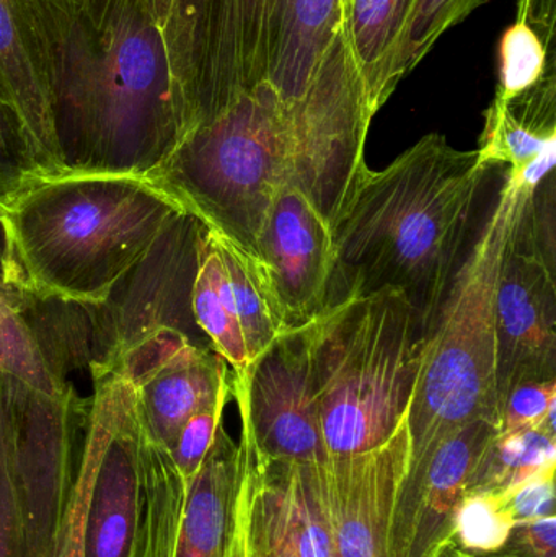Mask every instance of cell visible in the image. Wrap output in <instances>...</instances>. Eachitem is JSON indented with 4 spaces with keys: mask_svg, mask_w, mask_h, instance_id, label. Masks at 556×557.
<instances>
[{
    "mask_svg": "<svg viewBox=\"0 0 556 557\" xmlns=\"http://www.w3.org/2000/svg\"><path fill=\"white\" fill-rule=\"evenodd\" d=\"M375 114L343 23L299 98L258 82L193 126L146 180L255 257L284 189L304 193L335 231L371 172L366 139Z\"/></svg>",
    "mask_w": 556,
    "mask_h": 557,
    "instance_id": "obj_1",
    "label": "cell"
},
{
    "mask_svg": "<svg viewBox=\"0 0 556 557\" xmlns=\"http://www.w3.org/2000/svg\"><path fill=\"white\" fill-rule=\"evenodd\" d=\"M62 173L147 178L191 127L159 25L140 0H29Z\"/></svg>",
    "mask_w": 556,
    "mask_h": 557,
    "instance_id": "obj_2",
    "label": "cell"
},
{
    "mask_svg": "<svg viewBox=\"0 0 556 557\" xmlns=\"http://www.w3.org/2000/svg\"><path fill=\"white\" fill-rule=\"evenodd\" d=\"M502 169L433 133L387 169L371 170L333 231L323 311L400 292L428 336L482 232L496 196L490 198V185Z\"/></svg>",
    "mask_w": 556,
    "mask_h": 557,
    "instance_id": "obj_3",
    "label": "cell"
},
{
    "mask_svg": "<svg viewBox=\"0 0 556 557\" xmlns=\"http://www.w3.org/2000/svg\"><path fill=\"white\" fill-rule=\"evenodd\" d=\"M183 212L140 176H41L0 205V281L64 300L98 304Z\"/></svg>",
    "mask_w": 556,
    "mask_h": 557,
    "instance_id": "obj_4",
    "label": "cell"
},
{
    "mask_svg": "<svg viewBox=\"0 0 556 557\" xmlns=\"http://www.w3.org/2000/svg\"><path fill=\"white\" fill-rule=\"evenodd\" d=\"M521 189L508 170L482 232L424 341L408 418L410 458L398 490L394 522L410 509L431 457L447 437L477 419H492L499 425L496 292Z\"/></svg>",
    "mask_w": 556,
    "mask_h": 557,
    "instance_id": "obj_5",
    "label": "cell"
},
{
    "mask_svg": "<svg viewBox=\"0 0 556 557\" xmlns=\"http://www.w3.org/2000/svg\"><path fill=\"white\" fill-rule=\"evenodd\" d=\"M521 188L496 292L498 411L515 386L556 380L554 175Z\"/></svg>",
    "mask_w": 556,
    "mask_h": 557,
    "instance_id": "obj_6",
    "label": "cell"
},
{
    "mask_svg": "<svg viewBox=\"0 0 556 557\" xmlns=\"http://www.w3.org/2000/svg\"><path fill=\"white\" fill-rule=\"evenodd\" d=\"M206 225L180 212L104 300L87 304L91 320V382L114 372L127 356L162 334H182L212 347L193 317V284Z\"/></svg>",
    "mask_w": 556,
    "mask_h": 557,
    "instance_id": "obj_7",
    "label": "cell"
},
{
    "mask_svg": "<svg viewBox=\"0 0 556 557\" xmlns=\"http://www.w3.org/2000/svg\"><path fill=\"white\" fill-rule=\"evenodd\" d=\"M140 458L144 510L136 557H244L238 529L242 447L224 424L189 480L144 429Z\"/></svg>",
    "mask_w": 556,
    "mask_h": 557,
    "instance_id": "obj_8",
    "label": "cell"
},
{
    "mask_svg": "<svg viewBox=\"0 0 556 557\" xmlns=\"http://www.w3.org/2000/svg\"><path fill=\"white\" fill-rule=\"evenodd\" d=\"M5 375V373H3ZM16 487L28 557H48L77 473L91 398L48 395L7 375Z\"/></svg>",
    "mask_w": 556,
    "mask_h": 557,
    "instance_id": "obj_9",
    "label": "cell"
},
{
    "mask_svg": "<svg viewBox=\"0 0 556 557\" xmlns=\"http://www.w3.org/2000/svg\"><path fill=\"white\" fill-rule=\"evenodd\" d=\"M232 398L261 457L287 463L329 458L320 428L312 321L291 327L247 369L234 370Z\"/></svg>",
    "mask_w": 556,
    "mask_h": 557,
    "instance_id": "obj_10",
    "label": "cell"
},
{
    "mask_svg": "<svg viewBox=\"0 0 556 557\" xmlns=\"http://www.w3.org/2000/svg\"><path fill=\"white\" fill-rule=\"evenodd\" d=\"M238 529L244 557H335L323 463L261 457L240 428Z\"/></svg>",
    "mask_w": 556,
    "mask_h": 557,
    "instance_id": "obj_11",
    "label": "cell"
},
{
    "mask_svg": "<svg viewBox=\"0 0 556 557\" xmlns=\"http://www.w3.org/2000/svg\"><path fill=\"white\" fill-rule=\"evenodd\" d=\"M103 419L84 525V557H136L144 510L143 425L133 383L121 370L94 382Z\"/></svg>",
    "mask_w": 556,
    "mask_h": 557,
    "instance_id": "obj_12",
    "label": "cell"
},
{
    "mask_svg": "<svg viewBox=\"0 0 556 557\" xmlns=\"http://www.w3.org/2000/svg\"><path fill=\"white\" fill-rule=\"evenodd\" d=\"M228 363L212 347L182 334H162L121 363L133 383L137 414L147 437L170 450L191 416L232 398Z\"/></svg>",
    "mask_w": 556,
    "mask_h": 557,
    "instance_id": "obj_13",
    "label": "cell"
},
{
    "mask_svg": "<svg viewBox=\"0 0 556 557\" xmlns=\"http://www.w3.org/2000/svg\"><path fill=\"white\" fill-rule=\"evenodd\" d=\"M255 257L267 268L289 330L322 313L333 268V231L304 193L284 189L274 198Z\"/></svg>",
    "mask_w": 556,
    "mask_h": 557,
    "instance_id": "obj_14",
    "label": "cell"
},
{
    "mask_svg": "<svg viewBox=\"0 0 556 557\" xmlns=\"http://www.w3.org/2000/svg\"><path fill=\"white\" fill-rule=\"evenodd\" d=\"M410 438L323 463L335 557H392V523Z\"/></svg>",
    "mask_w": 556,
    "mask_h": 557,
    "instance_id": "obj_15",
    "label": "cell"
},
{
    "mask_svg": "<svg viewBox=\"0 0 556 557\" xmlns=\"http://www.w3.org/2000/svg\"><path fill=\"white\" fill-rule=\"evenodd\" d=\"M268 0H202L193 126L264 81Z\"/></svg>",
    "mask_w": 556,
    "mask_h": 557,
    "instance_id": "obj_16",
    "label": "cell"
},
{
    "mask_svg": "<svg viewBox=\"0 0 556 557\" xmlns=\"http://www.w3.org/2000/svg\"><path fill=\"white\" fill-rule=\"evenodd\" d=\"M499 425L477 419L434 451L410 509L392 525V557H434L454 536V513Z\"/></svg>",
    "mask_w": 556,
    "mask_h": 557,
    "instance_id": "obj_17",
    "label": "cell"
},
{
    "mask_svg": "<svg viewBox=\"0 0 556 557\" xmlns=\"http://www.w3.org/2000/svg\"><path fill=\"white\" fill-rule=\"evenodd\" d=\"M0 95L22 120L48 175H61L45 61L29 0H0Z\"/></svg>",
    "mask_w": 556,
    "mask_h": 557,
    "instance_id": "obj_18",
    "label": "cell"
},
{
    "mask_svg": "<svg viewBox=\"0 0 556 557\" xmlns=\"http://www.w3.org/2000/svg\"><path fill=\"white\" fill-rule=\"evenodd\" d=\"M343 23V0H268L264 81L284 100L299 98Z\"/></svg>",
    "mask_w": 556,
    "mask_h": 557,
    "instance_id": "obj_19",
    "label": "cell"
},
{
    "mask_svg": "<svg viewBox=\"0 0 556 557\" xmlns=\"http://www.w3.org/2000/svg\"><path fill=\"white\" fill-rule=\"evenodd\" d=\"M552 147H556L555 71L511 100L492 101L477 150L486 165L519 172Z\"/></svg>",
    "mask_w": 556,
    "mask_h": 557,
    "instance_id": "obj_20",
    "label": "cell"
},
{
    "mask_svg": "<svg viewBox=\"0 0 556 557\" xmlns=\"http://www.w3.org/2000/svg\"><path fill=\"white\" fill-rule=\"evenodd\" d=\"M209 232L224 268L251 363L289 327L264 264L224 235Z\"/></svg>",
    "mask_w": 556,
    "mask_h": 557,
    "instance_id": "obj_21",
    "label": "cell"
},
{
    "mask_svg": "<svg viewBox=\"0 0 556 557\" xmlns=\"http://www.w3.org/2000/svg\"><path fill=\"white\" fill-rule=\"evenodd\" d=\"M415 0H348L345 22L375 113L395 91L392 65Z\"/></svg>",
    "mask_w": 556,
    "mask_h": 557,
    "instance_id": "obj_22",
    "label": "cell"
},
{
    "mask_svg": "<svg viewBox=\"0 0 556 557\" xmlns=\"http://www.w3.org/2000/svg\"><path fill=\"white\" fill-rule=\"evenodd\" d=\"M556 432L548 429L498 434L467 481L464 496L503 497L534 478L555 474Z\"/></svg>",
    "mask_w": 556,
    "mask_h": 557,
    "instance_id": "obj_23",
    "label": "cell"
},
{
    "mask_svg": "<svg viewBox=\"0 0 556 557\" xmlns=\"http://www.w3.org/2000/svg\"><path fill=\"white\" fill-rule=\"evenodd\" d=\"M191 307L196 324L208 337L212 349L232 370L247 369L250 357L242 336L224 268L208 227L202 242L198 273L193 284Z\"/></svg>",
    "mask_w": 556,
    "mask_h": 557,
    "instance_id": "obj_24",
    "label": "cell"
},
{
    "mask_svg": "<svg viewBox=\"0 0 556 557\" xmlns=\"http://www.w3.org/2000/svg\"><path fill=\"white\" fill-rule=\"evenodd\" d=\"M489 2L490 0H415L395 52L392 85L397 88L401 78L420 64L421 59L447 29L459 25Z\"/></svg>",
    "mask_w": 556,
    "mask_h": 557,
    "instance_id": "obj_25",
    "label": "cell"
},
{
    "mask_svg": "<svg viewBox=\"0 0 556 557\" xmlns=\"http://www.w3.org/2000/svg\"><path fill=\"white\" fill-rule=\"evenodd\" d=\"M555 71V49L528 23L515 22L499 41L496 100H511Z\"/></svg>",
    "mask_w": 556,
    "mask_h": 557,
    "instance_id": "obj_26",
    "label": "cell"
},
{
    "mask_svg": "<svg viewBox=\"0 0 556 557\" xmlns=\"http://www.w3.org/2000/svg\"><path fill=\"white\" fill-rule=\"evenodd\" d=\"M103 441V419L97 406L91 403L85 425L84 444L78 457L75 483L62 517L61 529L52 543L48 557H84V525L90 499L95 468Z\"/></svg>",
    "mask_w": 556,
    "mask_h": 557,
    "instance_id": "obj_27",
    "label": "cell"
},
{
    "mask_svg": "<svg viewBox=\"0 0 556 557\" xmlns=\"http://www.w3.org/2000/svg\"><path fill=\"white\" fill-rule=\"evenodd\" d=\"M153 22L159 25L180 85L188 100L193 121V82L202 0H140Z\"/></svg>",
    "mask_w": 556,
    "mask_h": 557,
    "instance_id": "obj_28",
    "label": "cell"
},
{
    "mask_svg": "<svg viewBox=\"0 0 556 557\" xmlns=\"http://www.w3.org/2000/svg\"><path fill=\"white\" fill-rule=\"evenodd\" d=\"M0 557H28L16 487L7 375L0 373Z\"/></svg>",
    "mask_w": 556,
    "mask_h": 557,
    "instance_id": "obj_29",
    "label": "cell"
},
{
    "mask_svg": "<svg viewBox=\"0 0 556 557\" xmlns=\"http://www.w3.org/2000/svg\"><path fill=\"white\" fill-rule=\"evenodd\" d=\"M515 525L499 497L472 494L462 497L454 513V539L473 552H498Z\"/></svg>",
    "mask_w": 556,
    "mask_h": 557,
    "instance_id": "obj_30",
    "label": "cell"
},
{
    "mask_svg": "<svg viewBox=\"0 0 556 557\" xmlns=\"http://www.w3.org/2000/svg\"><path fill=\"white\" fill-rule=\"evenodd\" d=\"M41 176H48V172L22 120L0 95V205Z\"/></svg>",
    "mask_w": 556,
    "mask_h": 557,
    "instance_id": "obj_31",
    "label": "cell"
},
{
    "mask_svg": "<svg viewBox=\"0 0 556 557\" xmlns=\"http://www.w3.org/2000/svg\"><path fill=\"white\" fill-rule=\"evenodd\" d=\"M556 380L515 386L499 409V434L548 429L556 432Z\"/></svg>",
    "mask_w": 556,
    "mask_h": 557,
    "instance_id": "obj_32",
    "label": "cell"
},
{
    "mask_svg": "<svg viewBox=\"0 0 556 557\" xmlns=\"http://www.w3.org/2000/svg\"><path fill=\"white\" fill-rule=\"evenodd\" d=\"M225 406L227 403H221L214 408L198 412L180 429L169 454L176 470L186 480L198 473L206 455L211 450L215 434L222 425Z\"/></svg>",
    "mask_w": 556,
    "mask_h": 557,
    "instance_id": "obj_33",
    "label": "cell"
},
{
    "mask_svg": "<svg viewBox=\"0 0 556 557\" xmlns=\"http://www.w3.org/2000/svg\"><path fill=\"white\" fill-rule=\"evenodd\" d=\"M499 499L515 523L555 516V474L534 478Z\"/></svg>",
    "mask_w": 556,
    "mask_h": 557,
    "instance_id": "obj_34",
    "label": "cell"
},
{
    "mask_svg": "<svg viewBox=\"0 0 556 557\" xmlns=\"http://www.w3.org/2000/svg\"><path fill=\"white\" fill-rule=\"evenodd\" d=\"M508 543L518 546L529 557H556L555 516L516 523Z\"/></svg>",
    "mask_w": 556,
    "mask_h": 557,
    "instance_id": "obj_35",
    "label": "cell"
},
{
    "mask_svg": "<svg viewBox=\"0 0 556 557\" xmlns=\"http://www.w3.org/2000/svg\"><path fill=\"white\" fill-rule=\"evenodd\" d=\"M516 22L528 23L555 49L556 0H519Z\"/></svg>",
    "mask_w": 556,
    "mask_h": 557,
    "instance_id": "obj_36",
    "label": "cell"
},
{
    "mask_svg": "<svg viewBox=\"0 0 556 557\" xmlns=\"http://www.w3.org/2000/svg\"><path fill=\"white\" fill-rule=\"evenodd\" d=\"M434 557H529L518 546L506 543L498 552H473V549L464 548L456 539H450Z\"/></svg>",
    "mask_w": 556,
    "mask_h": 557,
    "instance_id": "obj_37",
    "label": "cell"
},
{
    "mask_svg": "<svg viewBox=\"0 0 556 557\" xmlns=\"http://www.w3.org/2000/svg\"><path fill=\"white\" fill-rule=\"evenodd\" d=\"M343 2H345V5H346V2H348V0H343Z\"/></svg>",
    "mask_w": 556,
    "mask_h": 557,
    "instance_id": "obj_38",
    "label": "cell"
}]
</instances>
